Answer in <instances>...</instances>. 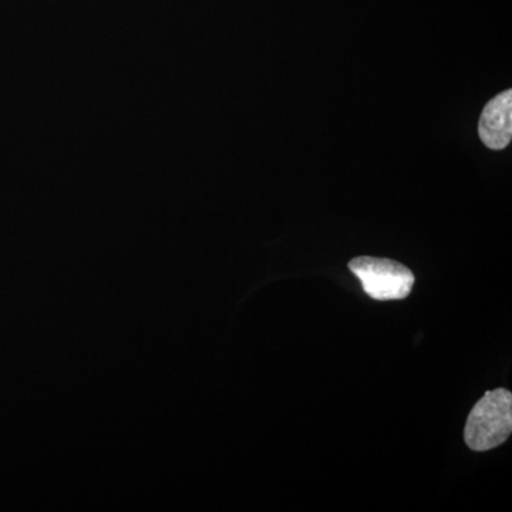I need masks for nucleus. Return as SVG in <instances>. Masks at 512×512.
Segmentation results:
<instances>
[{
	"label": "nucleus",
	"instance_id": "2",
	"mask_svg": "<svg viewBox=\"0 0 512 512\" xmlns=\"http://www.w3.org/2000/svg\"><path fill=\"white\" fill-rule=\"evenodd\" d=\"M349 269L359 279L363 291L376 301L407 298L416 281L407 266L392 259L359 256L349 262Z\"/></svg>",
	"mask_w": 512,
	"mask_h": 512
},
{
	"label": "nucleus",
	"instance_id": "1",
	"mask_svg": "<svg viewBox=\"0 0 512 512\" xmlns=\"http://www.w3.org/2000/svg\"><path fill=\"white\" fill-rule=\"evenodd\" d=\"M512 394L505 389L485 394L468 416L464 440L473 451L500 447L511 436Z\"/></svg>",
	"mask_w": 512,
	"mask_h": 512
},
{
	"label": "nucleus",
	"instance_id": "3",
	"mask_svg": "<svg viewBox=\"0 0 512 512\" xmlns=\"http://www.w3.org/2000/svg\"><path fill=\"white\" fill-rule=\"evenodd\" d=\"M481 141L491 150H503L512 136V92L507 90L495 96L481 114L478 127Z\"/></svg>",
	"mask_w": 512,
	"mask_h": 512
}]
</instances>
